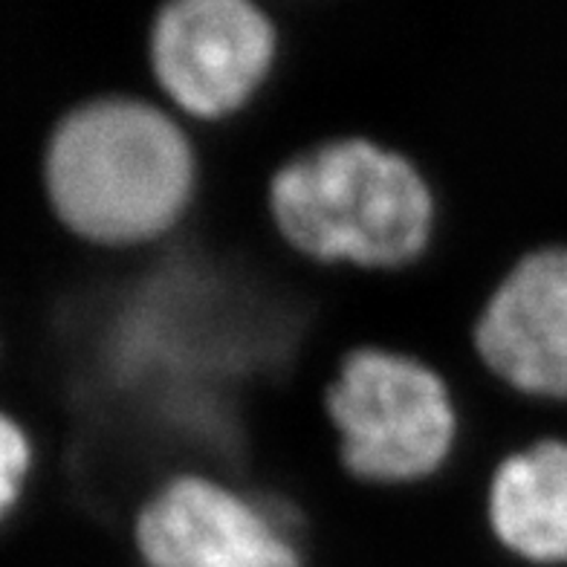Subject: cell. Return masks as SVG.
<instances>
[{
    "instance_id": "2",
    "label": "cell",
    "mask_w": 567,
    "mask_h": 567,
    "mask_svg": "<svg viewBox=\"0 0 567 567\" xmlns=\"http://www.w3.org/2000/svg\"><path fill=\"white\" fill-rule=\"evenodd\" d=\"M267 212L292 252L330 267H409L437 231L429 174L365 134L330 136L284 159L267 183Z\"/></svg>"
},
{
    "instance_id": "4",
    "label": "cell",
    "mask_w": 567,
    "mask_h": 567,
    "mask_svg": "<svg viewBox=\"0 0 567 567\" xmlns=\"http://www.w3.org/2000/svg\"><path fill=\"white\" fill-rule=\"evenodd\" d=\"M276 18L252 0H172L145 30V61L159 93L192 120L244 111L278 64Z\"/></svg>"
},
{
    "instance_id": "6",
    "label": "cell",
    "mask_w": 567,
    "mask_h": 567,
    "mask_svg": "<svg viewBox=\"0 0 567 567\" xmlns=\"http://www.w3.org/2000/svg\"><path fill=\"white\" fill-rule=\"evenodd\" d=\"M472 348L507 389L567 400V244L513 261L472 321Z\"/></svg>"
},
{
    "instance_id": "3",
    "label": "cell",
    "mask_w": 567,
    "mask_h": 567,
    "mask_svg": "<svg viewBox=\"0 0 567 567\" xmlns=\"http://www.w3.org/2000/svg\"><path fill=\"white\" fill-rule=\"evenodd\" d=\"M344 472L373 486H414L455 455L461 409L443 373L409 351L357 344L321 391Z\"/></svg>"
},
{
    "instance_id": "7",
    "label": "cell",
    "mask_w": 567,
    "mask_h": 567,
    "mask_svg": "<svg viewBox=\"0 0 567 567\" xmlns=\"http://www.w3.org/2000/svg\"><path fill=\"white\" fill-rule=\"evenodd\" d=\"M486 530L527 567H567V441L542 437L513 449L489 472Z\"/></svg>"
},
{
    "instance_id": "5",
    "label": "cell",
    "mask_w": 567,
    "mask_h": 567,
    "mask_svg": "<svg viewBox=\"0 0 567 567\" xmlns=\"http://www.w3.org/2000/svg\"><path fill=\"white\" fill-rule=\"evenodd\" d=\"M131 542L140 567H310L284 513L200 470L174 472L140 501Z\"/></svg>"
},
{
    "instance_id": "1",
    "label": "cell",
    "mask_w": 567,
    "mask_h": 567,
    "mask_svg": "<svg viewBox=\"0 0 567 567\" xmlns=\"http://www.w3.org/2000/svg\"><path fill=\"white\" fill-rule=\"evenodd\" d=\"M200 186V159L168 107L105 93L59 120L44 151L47 200L87 244L145 247L183 224Z\"/></svg>"
},
{
    "instance_id": "8",
    "label": "cell",
    "mask_w": 567,
    "mask_h": 567,
    "mask_svg": "<svg viewBox=\"0 0 567 567\" xmlns=\"http://www.w3.org/2000/svg\"><path fill=\"white\" fill-rule=\"evenodd\" d=\"M32 470V441L12 414L0 411V524L21 501Z\"/></svg>"
}]
</instances>
